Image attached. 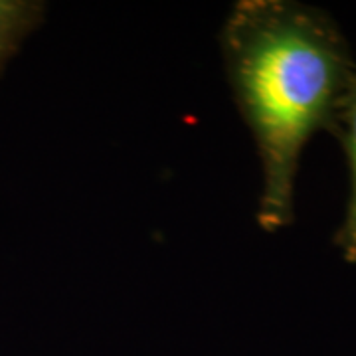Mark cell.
<instances>
[{
  "label": "cell",
  "instance_id": "cell-1",
  "mask_svg": "<svg viewBox=\"0 0 356 356\" xmlns=\"http://www.w3.org/2000/svg\"><path fill=\"white\" fill-rule=\"evenodd\" d=\"M236 107L261 163L257 224L289 228L307 143L331 133L356 62L329 14L295 0H238L220 32Z\"/></svg>",
  "mask_w": 356,
  "mask_h": 356
},
{
  "label": "cell",
  "instance_id": "cell-3",
  "mask_svg": "<svg viewBox=\"0 0 356 356\" xmlns=\"http://www.w3.org/2000/svg\"><path fill=\"white\" fill-rule=\"evenodd\" d=\"M46 4L40 0H0V76L26 38L42 24Z\"/></svg>",
  "mask_w": 356,
  "mask_h": 356
},
{
  "label": "cell",
  "instance_id": "cell-2",
  "mask_svg": "<svg viewBox=\"0 0 356 356\" xmlns=\"http://www.w3.org/2000/svg\"><path fill=\"white\" fill-rule=\"evenodd\" d=\"M331 135L343 147L350 182L344 218L334 234V245L346 264H356V76L334 115Z\"/></svg>",
  "mask_w": 356,
  "mask_h": 356
}]
</instances>
